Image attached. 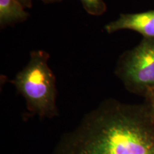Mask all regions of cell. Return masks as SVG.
Instances as JSON below:
<instances>
[{"label": "cell", "mask_w": 154, "mask_h": 154, "mask_svg": "<svg viewBox=\"0 0 154 154\" xmlns=\"http://www.w3.org/2000/svg\"><path fill=\"white\" fill-rule=\"evenodd\" d=\"M108 34L128 29L138 32L145 38L154 37V10L144 12L121 14L119 18L105 25Z\"/></svg>", "instance_id": "obj_4"}, {"label": "cell", "mask_w": 154, "mask_h": 154, "mask_svg": "<svg viewBox=\"0 0 154 154\" xmlns=\"http://www.w3.org/2000/svg\"><path fill=\"white\" fill-rule=\"evenodd\" d=\"M115 74L128 91L148 97L154 91V37H143L119 59Z\"/></svg>", "instance_id": "obj_3"}, {"label": "cell", "mask_w": 154, "mask_h": 154, "mask_svg": "<svg viewBox=\"0 0 154 154\" xmlns=\"http://www.w3.org/2000/svg\"><path fill=\"white\" fill-rule=\"evenodd\" d=\"M53 154H154V106L105 100L63 135Z\"/></svg>", "instance_id": "obj_1"}, {"label": "cell", "mask_w": 154, "mask_h": 154, "mask_svg": "<svg viewBox=\"0 0 154 154\" xmlns=\"http://www.w3.org/2000/svg\"><path fill=\"white\" fill-rule=\"evenodd\" d=\"M146 99H147V101H149V103H151V104L154 106V92L150 94L148 97H146Z\"/></svg>", "instance_id": "obj_8"}, {"label": "cell", "mask_w": 154, "mask_h": 154, "mask_svg": "<svg viewBox=\"0 0 154 154\" xmlns=\"http://www.w3.org/2000/svg\"><path fill=\"white\" fill-rule=\"evenodd\" d=\"M49 59L47 51L34 50L26 66L11 81L24 98L28 111L41 119L59 115L56 78L48 64Z\"/></svg>", "instance_id": "obj_2"}, {"label": "cell", "mask_w": 154, "mask_h": 154, "mask_svg": "<svg viewBox=\"0 0 154 154\" xmlns=\"http://www.w3.org/2000/svg\"><path fill=\"white\" fill-rule=\"evenodd\" d=\"M24 5L26 9H29L32 7V0H19Z\"/></svg>", "instance_id": "obj_7"}, {"label": "cell", "mask_w": 154, "mask_h": 154, "mask_svg": "<svg viewBox=\"0 0 154 154\" xmlns=\"http://www.w3.org/2000/svg\"><path fill=\"white\" fill-rule=\"evenodd\" d=\"M84 8L88 14L101 16L106 11V5L103 0H81Z\"/></svg>", "instance_id": "obj_6"}, {"label": "cell", "mask_w": 154, "mask_h": 154, "mask_svg": "<svg viewBox=\"0 0 154 154\" xmlns=\"http://www.w3.org/2000/svg\"><path fill=\"white\" fill-rule=\"evenodd\" d=\"M153 92H154V91H153Z\"/></svg>", "instance_id": "obj_10"}, {"label": "cell", "mask_w": 154, "mask_h": 154, "mask_svg": "<svg viewBox=\"0 0 154 154\" xmlns=\"http://www.w3.org/2000/svg\"><path fill=\"white\" fill-rule=\"evenodd\" d=\"M29 15V13L19 0H0L1 28L24 22Z\"/></svg>", "instance_id": "obj_5"}, {"label": "cell", "mask_w": 154, "mask_h": 154, "mask_svg": "<svg viewBox=\"0 0 154 154\" xmlns=\"http://www.w3.org/2000/svg\"><path fill=\"white\" fill-rule=\"evenodd\" d=\"M42 2H43L45 4H50V3H55L58 2H60L61 0H41Z\"/></svg>", "instance_id": "obj_9"}]
</instances>
